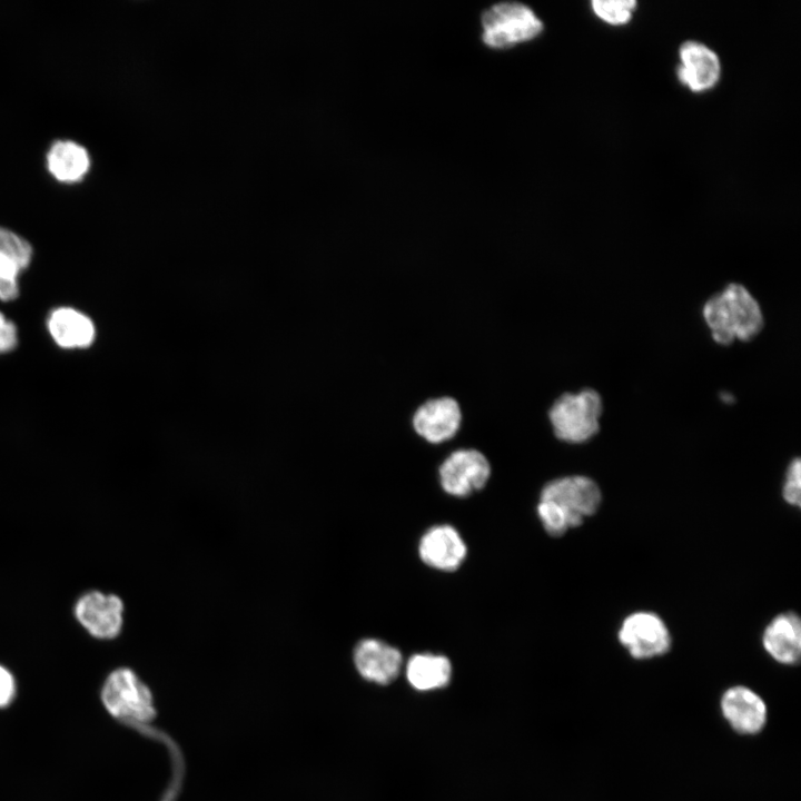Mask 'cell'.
<instances>
[{
	"instance_id": "7a4b0ae2",
	"label": "cell",
	"mask_w": 801,
	"mask_h": 801,
	"mask_svg": "<svg viewBox=\"0 0 801 801\" xmlns=\"http://www.w3.org/2000/svg\"><path fill=\"white\" fill-rule=\"evenodd\" d=\"M603 404L600 394L589 387L565 390L551 403L546 416L553 436L566 444H583L600 431Z\"/></svg>"
},
{
	"instance_id": "6da1fadb",
	"label": "cell",
	"mask_w": 801,
	"mask_h": 801,
	"mask_svg": "<svg viewBox=\"0 0 801 801\" xmlns=\"http://www.w3.org/2000/svg\"><path fill=\"white\" fill-rule=\"evenodd\" d=\"M702 314L712 338L720 345H730L736 339L748 342L764 325L759 303L740 284H729L721 293L711 296Z\"/></svg>"
},
{
	"instance_id": "8fae6325",
	"label": "cell",
	"mask_w": 801,
	"mask_h": 801,
	"mask_svg": "<svg viewBox=\"0 0 801 801\" xmlns=\"http://www.w3.org/2000/svg\"><path fill=\"white\" fill-rule=\"evenodd\" d=\"M678 78L694 92L712 89L721 76L718 55L698 41H686L679 50Z\"/></svg>"
},
{
	"instance_id": "4fadbf2b",
	"label": "cell",
	"mask_w": 801,
	"mask_h": 801,
	"mask_svg": "<svg viewBox=\"0 0 801 801\" xmlns=\"http://www.w3.org/2000/svg\"><path fill=\"white\" fill-rule=\"evenodd\" d=\"M418 552L422 561L439 571H455L466 556V546L451 525L431 527L421 538Z\"/></svg>"
},
{
	"instance_id": "44dd1931",
	"label": "cell",
	"mask_w": 801,
	"mask_h": 801,
	"mask_svg": "<svg viewBox=\"0 0 801 801\" xmlns=\"http://www.w3.org/2000/svg\"><path fill=\"white\" fill-rule=\"evenodd\" d=\"M801 463L799 457L793 458L785 472L782 486V497L791 506L799 507L801 501Z\"/></svg>"
},
{
	"instance_id": "d6986e66",
	"label": "cell",
	"mask_w": 801,
	"mask_h": 801,
	"mask_svg": "<svg viewBox=\"0 0 801 801\" xmlns=\"http://www.w3.org/2000/svg\"><path fill=\"white\" fill-rule=\"evenodd\" d=\"M636 2L634 0H594L592 9L596 17L612 26L627 23L632 19Z\"/></svg>"
},
{
	"instance_id": "9c48e42d",
	"label": "cell",
	"mask_w": 801,
	"mask_h": 801,
	"mask_svg": "<svg viewBox=\"0 0 801 801\" xmlns=\"http://www.w3.org/2000/svg\"><path fill=\"white\" fill-rule=\"evenodd\" d=\"M123 610V602L116 594L90 591L76 603L75 615L89 634L109 640L122 629Z\"/></svg>"
},
{
	"instance_id": "5b68a950",
	"label": "cell",
	"mask_w": 801,
	"mask_h": 801,
	"mask_svg": "<svg viewBox=\"0 0 801 801\" xmlns=\"http://www.w3.org/2000/svg\"><path fill=\"white\" fill-rule=\"evenodd\" d=\"M492 474L490 458L477 448L457 447L451 451L438 466L442 488L457 497L482 490Z\"/></svg>"
},
{
	"instance_id": "3957f363",
	"label": "cell",
	"mask_w": 801,
	"mask_h": 801,
	"mask_svg": "<svg viewBox=\"0 0 801 801\" xmlns=\"http://www.w3.org/2000/svg\"><path fill=\"white\" fill-rule=\"evenodd\" d=\"M101 700L107 711L119 720L144 723L157 714L150 689L129 668H119L108 675Z\"/></svg>"
},
{
	"instance_id": "52a82bcc",
	"label": "cell",
	"mask_w": 801,
	"mask_h": 801,
	"mask_svg": "<svg viewBox=\"0 0 801 801\" xmlns=\"http://www.w3.org/2000/svg\"><path fill=\"white\" fill-rule=\"evenodd\" d=\"M540 498L557 505L573 528L596 513L602 502V492L597 483L589 476L567 475L546 483Z\"/></svg>"
},
{
	"instance_id": "277c9868",
	"label": "cell",
	"mask_w": 801,
	"mask_h": 801,
	"mask_svg": "<svg viewBox=\"0 0 801 801\" xmlns=\"http://www.w3.org/2000/svg\"><path fill=\"white\" fill-rule=\"evenodd\" d=\"M483 41L492 48H508L537 37L542 21L531 8L518 2H502L482 16Z\"/></svg>"
},
{
	"instance_id": "7402d4cb",
	"label": "cell",
	"mask_w": 801,
	"mask_h": 801,
	"mask_svg": "<svg viewBox=\"0 0 801 801\" xmlns=\"http://www.w3.org/2000/svg\"><path fill=\"white\" fill-rule=\"evenodd\" d=\"M17 342V327L0 313V354L13 349Z\"/></svg>"
},
{
	"instance_id": "ac0fdd59",
	"label": "cell",
	"mask_w": 801,
	"mask_h": 801,
	"mask_svg": "<svg viewBox=\"0 0 801 801\" xmlns=\"http://www.w3.org/2000/svg\"><path fill=\"white\" fill-rule=\"evenodd\" d=\"M452 675V665L444 655L419 653L413 655L406 665V678L418 691H431L445 686Z\"/></svg>"
},
{
	"instance_id": "9a60e30c",
	"label": "cell",
	"mask_w": 801,
	"mask_h": 801,
	"mask_svg": "<svg viewBox=\"0 0 801 801\" xmlns=\"http://www.w3.org/2000/svg\"><path fill=\"white\" fill-rule=\"evenodd\" d=\"M31 258V245L14 231L0 227V299L9 301L18 297V276Z\"/></svg>"
},
{
	"instance_id": "5bb4252c",
	"label": "cell",
	"mask_w": 801,
	"mask_h": 801,
	"mask_svg": "<svg viewBox=\"0 0 801 801\" xmlns=\"http://www.w3.org/2000/svg\"><path fill=\"white\" fill-rule=\"evenodd\" d=\"M764 651L782 665H793L801 656V621L795 612L775 615L762 633Z\"/></svg>"
},
{
	"instance_id": "2e32d148",
	"label": "cell",
	"mask_w": 801,
	"mask_h": 801,
	"mask_svg": "<svg viewBox=\"0 0 801 801\" xmlns=\"http://www.w3.org/2000/svg\"><path fill=\"white\" fill-rule=\"evenodd\" d=\"M48 328L53 340L63 348L88 347L95 338L90 318L70 307L55 309L49 316Z\"/></svg>"
},
{
	"instance_id": "30bf717a",
	"label": "cell",
	"mask_w": 801,
	"mask_h": 801,
	"mask_svg": "<svg viewBox=\"0 0 801 801\" xmlns=\"http://www.w3.org/2000/svg\"><path fill=\"white\" fill-rule=\"evenodd\" d=\"M720 708L725 721L740 734H758L767 724L768 708L764 700L745 685L726 689L721 696Z\"/></svg>"
},
{
	"instance_id": "603a6c76",
	"label": "cell",
	"mask_w": 801,
	"mask_h": 801,
	"mask_svg": "<svg viewBox=\"0 0 801 801\" xmlns=\"http://www.w3.org/2000/svg\"><path fill=\"white\" fill-rule=\"evenodd\" d=\"M16 695V681L11 672L0 665V708L11 703Z\"/></svg>"
},
{
	"instance_id": "7c38bea8",
	"label": "cell",
	"mask_w": 801,
	"mask_h": 801,
	"mask_svg": "<svg viewBox=\"0 0 801 801\" xmlns=\"http://www.w3.org/2000/svg\"><path fill=\"white\" fill-rule=\"evenodd\" d=\"M357 672L367 681L388 684L394 681L402 666L400 652L377 639L359 641L353 653Z\"/></svg>"
},
{
	"instance_id": "8992f818",
	"label": "cell",
	"mask_w": 801,
	"mask_h": 801,
	"mask_svg": "<svg viewBox=\"0 0 801 801\" xmlns=\"http://www.w3.org/2000/svg\"><path fill=\"white\" fill-rule=\"evenodd\" d=\"M617 640L636 660H650L669 652L672 636L664 620L651 611L626 615L617 630Z\"/></svg>"
},
{
	"instance_id": "e0dca14e",
	"label": "cell",
	"mask_w": 801,
	"mask_h": 801,
	"mask_svg": "<svg viewBox=\"0 0 801 801\" xmlns=\"http://www.w3.org/2000/svg\"><path fill=\"white\" fill-rule=\"evenodd\" d=\"M47 166L51 175L63 182L80 180L90 167L87 149L73 141L61 139L55 141L47 154Z\"/></svg>"
},
{
	"instance_id": "ffe728a7",
	"label": "cell",
	"mask_w": 801,
	"mask_h": 801,
	"mask_svg": "<svg viewBox=\"0 0 801 801\" xmlns=\"http://www.w3.org/2000/svg\"><path fill=\"white\" fill-rule=\"evenodd\" d=\"M537 515L544 530L552 536H561L572 528L563 511L551 501L540 498Z\"/></svg>"
},
{
	"instance_id": "ba28073f",
	"label": "cell",
	"mask_w": 801,
	"mask_h": 801,
	"mask_svg": "<svg viewBox=\"0 0 801 801\" xmlns=\"http://www.w3.org/2000/svg\"><path fill=\"white\" fill-rule=\"evenodd\" d=\"M463 414L451 396L428 398L416 407L411 424L414 433L432 446L451 442L459 432Z\"/></svg>"
}]
</instances>
